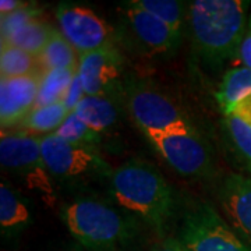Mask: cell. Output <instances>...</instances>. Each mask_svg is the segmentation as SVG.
<instances>
[{
	"label": "cell",
	"mask_w": 251,
	"mask_h": 251,
	"mask_svg": "<svg viewBox=\"0 0 251 251\" xmlns=\"http://www.w3.org/2000/svg\"><path fill=\"white\" fill-rule=\"evenodd\" d=\"M249 1L196 0L188 6L187 28L193 56L202 67L218 72L239 56L247 28Z\"/></svg>",
	"instance_id": "cell-1"
},
{
	"label": "cell",
	"mask_w": 251,
	"mask_h": 251,
	"mask_svg": "<svg viewBox=\"0 0 251 251\" xmlns=\"http://www.w3.org/2000/svg\"><path fill=\"white\" fill-rule=\"evenodd\" d=\"M109 196L120 209L161 234L177 211L171 184L153 166L138 159L125 162L112 172Z\"/></svg>",
	"instance_id": "cell-2"
},
{
	"label": "cell",
	"mask_w": 251,
	"mask_h": 251,
	"mask_svg": "<svg viewBox=\"0 0 251 251\" xmlns=\"http://www.w3.org/2000/svg\"><path fill=\"white\" fill-rule=\"evenodd\" d=\"M72 236L88 251H113L131 242L137 222L123 209L92 198H78L63 209Z\"/></svg>",
	"instance_id": "cell-3"
},
{
	"label": "cell",
	"mask_w": 251,
	"mask_h": 251,
	"mask_svg": "<svg viewBox=\"0 0 251 251\" xmlns=\"http://www.w3.org/2000/svg\"><path fill=\"white\" fill-rule=\"evenodd\" d=\"M123 103L131 120L145 135L200 131L177 100L150 82L127 80Z\"/></svg>",
	"instance_id": "cell-4"
},
{
	"label": "cell",
	"mask_w": 251,
	"mask_h": 251,
	"mask_svg": "<svg viewBox=\"0 0 251 251\" xmlns=\"http://www.w3.org/2000/svg\"><path fill=\"white\" fill-rule=\"evenodd\" d=\"M177 239L187 251H251L250 244L209 204H198L188 211Z\"/></svg>",
	"instance_id": "cell-5"
},
{
	"label": "cell",
	"mask_w": 251,
	"mask_h": 251,
	"mask_svg": "<svg viewBox=\"0 0 251 251\" xmlns=\"http://www.w3.org/2000/svg\"><path fill=\"white\" fill-rule=\"evenodd\" d=\"M41 151L46 172L57 179H109L113 172L97 151L66 143L54 134L41 138Z\"/></svg>",
	"instance_id": "cell-6"
},
{
	"label": "cell",
	"mask_w": 251,
	"mask_h": 251,
	"mask_svg": "<svg viewBox=\"0 0 251 251\" xmlns=\"http://www.w3.org/2000/svg\"><path fill=\"white\" fill-rule=\"evenodd\" d=\"M145 137L163 161L181 176L204 179L214 169L211 147L200 131Z\"/></svg>",
	"instance_id": "cell-7"
},
{
	"label": "cell",
	"mask_w": 251,
	"mask_h": 251,
	"mask_svg": "<svg viewBox=\"0 0 251 251\" xmlns=\"http://www.w3.org/2000/svg\"><path fill=\"white\" fill-rule=\"evenodd\" d=\"M77 73L85 95L125 98L128 78L125 77V60L113 45L80 56Z\"/></svg>",
	"instance_id": "cell-8"
},
{
	"label": "cell",
	"mask_w": 251,
	"mask_h": 251,
	"mask_svg": "<svg viewBox=\"0 0 251 251\" xmlns=\"http://www.w3.org/2000/svg\"><path fill=\"white\" fill-rule=\"evenodd\" d=\"M59 31L77 53H91L113 45V29L94 10L75 3H62L56 9Z\"/></svg>",
	"instance_id": "cell-9"
},
{
	"label": "cell",
	"mask_w": 251,
	"mask_h": 251,
	"mask_svg": "<svg viewBox=\"0 0 251 251\" xmlns=\"http://www.w3.org/2000/svg\"><path fill=\"white\" fill-rule=\"evenodd\" d=\"M125 35L131 46L140 53L150 57H163L175 53L180 46L181 38L159 18L141 9L137 1H128L123 7Z\"/></svg>",
	"instance_id": "cell-10"
},
{
	"label": "cell",
	"mask_w": 251,
	"mask_h": 251,
	"mask_svg": "<svg viewBox=\"0 0 251 251\" xmlns=\"http://www.w3.org/2000/svg\"><path fill=\"white\" fill-rule=\"evenodd\" d=\"M218 200L234 232L251 244V177L227 175L218 190Z\"/></svg>",
	"instance_id": "cell-11"
},
{
	"label": "cell",
	"mask_w": 251,
	"mask_h": 251,
	"mask_svg": "<svg viewBox=\"0 0 251 251\" xmlns=\"http://www.w3.org/2000/svg\"><path fill=\"white\" fill-rule=\"evenodd\" d=\"M42 75L44 73L0 80V123L3 128L20 125L35 108Z\"/></svg>",
	"instance_id": "cell-12"
},
{
	"label": "cell",
	"mask_w": 251,
	"mask_h": 251,
	"mask_svg": "<svg viewBox=\"0 0 251 251\" xmlns=\"http://www.w3.org/2000/svg\"><path fill=\"white\" fill-rule=\"evenodd\" d=\"M0 162L3 168L21 175L46 171L42 161L41 140L25 131L3 133L0 140Z\"/></svg>",
	"instance_id": "cell-13"
},
{
	"label": "cell",
	"mask_w": 251,
	"mask_h": 251,
	"mask_svg": "<svg viewBox=\"0 0 251 251\" xmlns=\"http://www.w3.org/2000/svg\"><path fill=\"white\" fill-rule=\"evenodd\" d=\"M215 99L224 116L251 105V69L236 67L226 73L216 91Z\"/></svg>",
	"instance_id": "cell-14"
},
{
	"label": "cell",
	"mask_w": 251,
	"mask_h": 251,
	"mask_svg": "<svg viewBox=\"0 0 251 251\" xmlns=\"http://www.w3.org/2000/svg\"><path fill=\"white\" fill-rule=\"evenodd\" d=\"M123 100L108 97H88L81 99L74 113L99 134H106L113 130L122 117Z\"/></svg>",
	"instance_id": "cell-15"
},
{
	"label": "cell",
	"mask_w": 251,
	"mask_h": 251,
	"mask_svg": "<svg viewBox=\"0 0 251 251\" xmlns=\"http://www.w3.org/2000/svg\"><path fill=\"white\" fill-rule=\"evenodd\" d=\"M31 215L25 200L13 188L0 186V227L4 237H17L29 224Z\"/></svg>",
	"instance_id": "cell-16"
},
{
	"label": "cell",
	"mask_w": 251,
	"mask_h": 251,
	"mask_svg": "<svg viewBox=\"0 0 251 251\" xmlns=\"http://www.w3.org/2000/svg\"><path fill=\"white\" fill-rule=\"evenodd\" d=\"M222 127L233 156L244 171L251 173V119L236 113L224 116Z\"/></svg>",
	"instance_id": "cell-17"
},
{
	"label": "cell",
	"mask_w": 251,
	"mask_h": 251,
	"mask_svg": "<svg viewBox=\"0 0 251 251\" xmlns=\"http://www.w3.org/2000/svg\"><path fill=\"white\" fill-rule=\"evenodd\" d=\"M38 60L44 72L52 70H78L80 54L72 44L56 29L44 50L38 54Z\"/></svg>",
	"instance_id": "cell-18"
},
{
	"label": "cell",
	"mask_w": 251,
	"mask_h": 251,
	"mask_svg": "<svg viewBox=\"0 0 251 251\" xmlns=\"http://www.w3.org/2000/svg\"><path fill=\"white\" fill-rule=\"evenodd\" d=\"M56 29L57 28L49 24L46 20L38 17L20 28L14 34H11L9 38L3 39L1 45L17 46L25 52L38 56L44 50V48L56 32Z\"/></svg>",
	"instance_id": "cell-19"
},
{
	"label": "cell",
	"mask_w": 251,
	"mask_h": 251,
	"mask_svg": "<svg viewBox=\"0 0 251 251\" xmlns=\"http://www.w3.org/2000/svg\"><path fill=\"white\" fill-rule=\"evenodd\" d=\"M137 4L159 18L172 31L183 39L184 28L187 25L188 6L187 3L176 0H135Z\"/></svg>",
	"instance_id": "cell-20"
},
{
	"label": "cell",
	"mask_w": 251,
	"mask_h": 251,
	"mask_svg": "<svg viewBox=\"0 0 251 251\" xmlns=\"http://www.w3.org/2000/svg\"><path fill=\"white\" fill-rule=\"evenodd\" d=\"M0 73H1V78H14V77H28L45 72L41 69L38 56L25 52L17 46L1 45Z\"/></svg>",
	"instance_id": "cell-21"
},
{
	"label": "cell",
	"mask_w": 251,
	"mask_h": 251,
	"mask_svg": "<svg viewBox=\"0 0 251 251\" xmlns=\"http://www.w3.org/2000/svg\"><path fill=\"white\" fill-rule=\"evenodd\" d=\"M70 113L72 112L62 102L42 108H34L18 126L25 131L53 134Z\"/></svg>",
	"instance_id": "cell-22"
},
{
	"label": "cell",
	"mask_w": 251,
	"mask_h": 251,
	"mask_svg": "<svg viewBox=\"0 0 251 251\" xmlns=\"http://www.w3.org/2000/svg\"><path fill=\"white\" fill-rule=\"evenodd\" d=\"M75 75L77 70H52L44 73L38 88L35 108L62 102Z\"/></svg>",
	"instance_id": "cell-23"
},
{
	"label": "cell",
	"mask_w": 251,
	"mask_h": 251,
	"mask_svg": "<svg viewBox=\"0 0 251 251\" xmlns=\"http://www.w3.org/2000/svg\"><path fill=\"white\" fill-rule=\"evenodd\" d=\"M53 134L64 140L66 143L88 148L92 151H97V148L102 144V134H99L95 130H92L90 126L85 125L74 112L69 115V117L63 122V125Z\"/></svg>",
	"instance_id": "cell-24"
},
{
	"label": "cell",
	"mask_w": 251,
	"mask_h": 251,
	"mask_svg": "<svg viewBox=\"0 0 251 251\" xmlns=\"http://www.w3.org/2000/svg\"><path fill=\"white\" fill-rule=\"evenodd\" d=\"M41 17V9L36 6L27 4L24 7H21L17 11L11 13L9 16L0 18V35L1 41L9 38L11 34H14L21 27H24L25 24L31 23L32 20Z\"/></svg>",
	"instance_id": "cell-25"
},
{
	"label": "cell",
	"mask_w": 251,
	"mask_h": 251,
	"mask_svg": "<svg viewBox=\"0 0 251 251\" xmlns=\"http://www.w3.org/2000/svg\"><path fill=\"white\" fill-rule=\"evenodd\" d=\"M84 97H85V94H84L82 85H81L78 73H77V75L74 77V80H73L70 88L67 90L66 95H64V98H63L62 103L66 106V108L69 109L70 112H74V109L77 108V105L80 103V100L84 98Z\"/></svg>",
	"instance_id": "cell-26"
},
{
	"label": "cell",
	"mask_w": 251,
	"mask_h": 251,
	"mask_svg": "<svg viewBox=\"0 0 251 251\" xmlns=\"http://www.w3.org/2000/svg\"><path fill=\"white\" fill-rule=\"evenodd\" d=\"M239 59L242 60L244 67L251 69V17L247 23V28L243 36L242 45L239 49Z\"/></svg>",
	"instance_id": "cell-27"
},
{
	"label": "cell",
	"mask_w": 251,
	"mask_h": 251,
	"mask_svg": "<svg viewBox=\"0 0 251 251\" xmlns=\"http://www.w3.org/2000/svg\"><path fill=\"white\" fill-rule=\"evenodd\" d=\"M151 251H187V249L183 246V243L180 242L176 237H166L161 242H158L153 246Z\"/></svg>",
	"instance_id": "cell-28"
},
{
	"label": "cell",
	"mask_w": 251,
	"mask_h": 251,
	"mask_svg": "<svg viewBox=\"0 0 251 251\" xmlns=\"http://www.w3.org/2000/svg\"><path fill=\"white\" fill-rule=\"evenodd\" d=\"M28 3H24V1H20V0H1L0 1V14L1 17L4 16H9L11 13L17 11L21 7L27 6Z\"/></svg>",
	"instance_id": "cell-29"
}]
</instances>
